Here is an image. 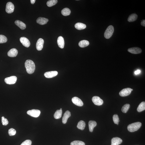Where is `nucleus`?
Returning <instances> with one entry per match:
<instances>
[{
	"label": "nucleus",
	"instance_id": "1",
	"mask_svg": "<svg viewBox=\"0 0 145 145\" xmlns=\"http://www.w3.org/2000/svg\"><path fill=\"white\" fill-rule=\"evenodd\" d=\"M26 71L28 74H31L33 73L35 69V65L33 61L31 60H26L25 63Z\"/></svg>",
	"mask_w": 145,
	"mask_h": 145
},
{
	"label": "nucleus",
	"instance_id": "2",
	"mask_svg": "<svg viewBox=\"0 0 145 145\" xmlns=\"http://www.w3.org/2000/svg\"><path fill=\"white\" fill-rule=\"evenodd\" d=\"M142 126L140 122H137L129 124L127 127L128 130L131 132H134L138 130Z\"/></svg>",
	"mask_w": 145,
	"mask_h": 145
},
{
	"label": "nucleus",
	"instance_id": "3",
	"mask_svg": "<svg viewBox=\"0 0 145 145\" xmlns=\"http://www.w3.org/2000/svg\"><path fill=\"white\" fill-rule=\"evenodd\" d=\"M114 31L113 26L110 25L107 28L105 32L104 37L105 38L109 39L111 37Z\"/></svg>",
	"mask_w": 145,
	"mask_h": 145
},
{
	"label": "nucleus",
	"instance_id": "4",
	"mask_svg": "<svg viewBox=\"0 0 145 145\" xmlns=\"http://www.w3.org/2000/svg\"><path fill=\"white\" fill-rule=\"evenodd\" d=\"M41 112L38 110L32 109L27 112L28 115L34 117H37L40 115Z\"/></svg>",
	"mask_w": 145,
	"mask_h": 145
},
{
	"label": "nucleus",
	"instance_id": "5",
	"mask_svg": "<svg viewBox=\"0 0 145 145\" xmlns=\"http://www.w3.org/2000/svg\"><path fill=\"white\" fill-rule=\"evenodd\" d=\"M17 78L16 76H11L6 78L4 80L5 82L8 84H13L16 83Z\"/></svg>",
	"mask_w": 145,
	"mask_h": 145
},
{
	"label": "nucleus",
	"instance_id": "6",
	"mask_svg": "<svg viewBox=\"0 0 145 145\" xmlns=\"http://www.w3.org/2000/svg\"><path fill=\"white\" fill-rule=\"evenodd\" d=\"M133 91V89L130 88H127L123 89L119 93L120 96L124 97L128 96L130 95L132 91Z\"/></svg>",
	"mask_w": 145,
	"mask_h": 145
},
{
	"label": "nucleus",
	"instance_id": "7",
	"mask_svg": "<svg viewBox=\"0 0 145 145\" xmlns=\"http://www.w3.org/2000/svg\"><path fill=\"white\" fill-rule=\"evenodd\" d=\"M14 6L11 2H8L6 4V11L8 14H11L14 11Z\"/></svg>",
	"mask_w": 145,
	"mask_h": 145
},
{
	"label": "nucleus",
	"instance_id": "8",
	"mask_svg": "<svg viewBox=\"0 0 145 145\" xmlns=\"http://www.w3.org/2000/svg\"><path fill=\"white\" fill-rule=\"evenodd\" d=\"M92 100L94 104L98 106L102 105L104 103V101L102 99L98 96H93L92 98Z\"/></svg>",
	"mask_w": 145,
	"mask_h": 145
},
{
	"label": "nucleus",
	"instance_id": "9",
	"mask_svg": "<svg viewBox=\"0 0 145 145\" xmlns=\"http://www.w3.org/2000/svg\"><path fill=\"white\" fill-rule=\"evenodd\" d=\"M72 103L75 105L79 106H82L83 105V103L80 99L77 97H74L72 99Z\"/></svg>",
	"mask_w": 145,
	"mask_h": 145
},
{
	"label": "nucleus",
	"instance_id": "10",
	"mask_svg": "<svg viewBox=\"0 0 145 145\" xmlns=\"http://www.w3.org/2000/svg\"><path fill=\"white\" fill-rule=\"evenodd\" d=\"M20 40L22 45L26 47H28L30 45V43L29 40L25 37H21L20 39Z\"/></svg>",
	"mask_w": 145,
	"mask_h": 145
},
{
	"label": "nucleus",
	"instance_id": "11",
	"mask_svg": "<svg viewBox=\"0 0 145 145\" xmlns=\"http://www.w3.org/2000/svg\"><path fill=\"white\" fill-rule=\"evenodd\" d=\"M58 74V72L56 71H51L46 72L44 75L46 78H50L54 77Z\"/></svg>",
	"mask_w": 145,
	"mask_h": 145
},
{
	"label": "nucleus",
	"instance_id": "12",
	"mask_svg": "<svg viewBox=\"0 0 145 145\" xmlns=\"http://www.w3.org/2000/svg\"><path fill=\"white\" fill-rule=\"evenodd\" d=\"M44 40L42 38H39L37 40L36 44V48L37 50H41L42 49L43 47Z\"/></svg>",
	"mask_w": 145,
	"mask_h": 145
},
{
	"label": "nucleus",
	"instance_id": "13",
	"mask_svg": "<svg viewBox=\"0 0 145 145\" xmlns=\"http://www.w3.org/2000/svg\"><path fill=\"white\" fill-rule=\"evenodd\" d=\"M128 51L133 54H137L141 53L142 50L140 48L137 47H134L129 48Z\"/></svg>",
	"mask_w": 145,
	"mask_h": 145
},
{
	"label": "nucleus",
	"instance_id": "14",
	"mask_svg": "<svg viewBox=\"0 0 145 145\" xmlns=\"http://www.w3.org/2000/svg\"><path fill=\"white\" fill-rule=\"evenodd\" d=\"M122 140L119 138H113L111 140V145H119L122 143Z\"/></svg>",
	"mask_w": 145,
	"mask_h": 145
},
{
	"label": "nucleus",
	"instance_id": "15",
	"mask_svg": "<svg viewBox=\"0 0 145 145\" xmlns=\"http://www.w3.org/2000/svg\"><path fill=\"white\" fill-rule=\"evenodd\" d=\"M18 54V51L15 48L11 49L8 52V55L11 57H14L17 56Z\"/></svg>",
	"mask_w": 145,
	"mask_h": 145
},
{
	"label": "nucleus",
	"instance_id": "16",
	"mask_svg": "<svg viewBox=\"0 0 145 145\" xmlns=\"http://www.w3.org/2000/svg\"><path fill=\"white\" fill-rule=\"evenodd\" d=\"M48 21L47 18L43 17H39L36 20L37 22L40 25H43L46 24Z\"/></svg>",
	"mask_w": 145,
	"mask_h": 145
},
{
	"label": "nucleus",
	"instance_id": "17",
	"mask_svg": "<svg viewBox=\"0 0 145 145\" xmlns=\"http://www.w3.org/2000/svg\"><path fill=\"white\" fill-rule=\"evenodd\" d=\"M71 116V113L69 111H67L64 114L62 119V122L63 124H65L67 123V120L69 117Z\"/></svg>",
	"mask_w": 145,
	"mask_h": 145
},
{
	"label": "nucleus",
	"instance_id": "18",
	"mask_svg": "<svg viewBox=\"0 0 145 145\" xmlns=\"http://www.w3.org/2000/svg\"><path fill=\"white\" fill-rule=\"evenodd\" d=\"M57 43L59 47L62 48V49L64 47V40L63 37L60 36L58 37L57 39Z\"/></svg>",
	"mask_w": 145,
	"mask_h": 145
},
{
	"label": "nucleus",
	"instance_id": "19",
	"mask_svg": "<svg viewBox=\"0 0 145 145\" xmlns=\"http://www.w3.org/2000/svg\"><path fill=\"white\" fill-rule=\"evenodd\" d=\"M97 125V123L95 121H90L89 123V131L91 132H93L94 127Z\"/></svg>",
	"mask_w": 145,
	"mask_h": 145
},
{
	"label": "nucleus",
	"instance_id": "20",
	"mask_svg": "<svg viewBox=\"0 0 145 145\" xmlns=\"http://www.w3.org/2000/svg\"><path fill=\"white\" fill-rule=\"evenodd\" d=\"M15 23L22 30H24L25 29L26 26L25 23L19 20H16L15 21Z\"/></svg>",
	"mask_w": 145,
	"mask_h": 145
},
{
	"label": "nucleus",
	"instance_id": "21",
	"mask_svg": "<svg viewBox=\"0 0 145 145\" xmlns=\"http://www.w3.org/2000/svg\"><path fill=\"white\" fill-rule=\"evenodd\" d=\"M75 27L77 29L82 30L84 29L86 27L85 24L81 23H78L75 25Z\"/></svg>",
	"mask_w": 145,
	"mask_h": 145
},
{
	"label": "nucleus",
	"instance_id": "22",
	"mask_svg": "<svg viewBox=\"0 0 145 145\" xmlns=\"http://www.w3.org/2000/svg\"><path fill=\"white\" fill-rule=\"evenodd\" d=\"M85 126V123L84 121L83 120L80 121L78 123L77 127V128L81 130H83L84 129Z\"/></svg>",
	"mask_w": 145,
	"mask_h": 145
},
{
	"label": "nucleus",
	"instance_id": "23",
	"mask_svg": "<svg viewBox=\"0 0 145 145\" xmlns=\"http://www.w3.org/2000/svg\"><path fill=\"white\" fill-rule=\"evenodd\" d=\"M89 45V42L88 41L86 40H83L79 42L78 45L82 48H84L87 46Z\"/></svg>",
	"mask_w": 145,
	"mask_h": 145
},
{
	"label": "nucleus",
	"instance_id": "24",
	"mask_svg": "<svg viewBox=\"0 0 145 145\" xmlns=\"http://www.w3.org/2000/svg\"><path fill=\"white\" fill-rule=\"evenodd\" d=\"M62 114V110L60 109L57 110L54 114V117L55 119H59L61 117Z\"/></svg>",
	"mask_w": 145,
	"mask_h": 145
},
{
	"label": "nucleus",
	"instance_id": "25",
	"mask_svg": "<svg viewBox=\"0 0 145 145\" xmlns=\"http://www.w3.org/2000/svg\"><path fill=\"white\" fill-rule=\"evenodd\" d=\"M138 17L137 15L135 14H133L129 15L128 19V21L129 22H131L135 21Z\"/></svg>",
	"mask_w": 145,
	"mask_h": 145
},
{
	"label": "nucleus",
	"instance_id": "26",
	"mask_svg": "<svg viewBox=\"0 0 145 145\" xmlns=\"http://www.w3.org/2000/svg\"><path fill=\"white\" fill-rule=\"evenodd\" d=\"M71 11L69 8H64L61 11L62 14L64 16H68L71 14Z\"/></svg>",
	"mask_w": 145,
	"mask_h": 145
},
{
	"label": "nucleus",
	"instance_id": "27",
	"mask_svg": "<svg viewBox=\"0 0 145 145\" xmlns=\"http://www.w3.org/2000/svg\"><path fill=\"white\" fill-rule=\"evenodd\" d=\"M145 110V102H143L140 103L138 106L137 111L138 112H141Z\"/></svg>",
	"mask_w": 145,
	"mask_h": 145
},
{
	"label": "nucleus",
	"instance_id": "28",
	"mask_svg": "<svg viewBox=\"0 0 145 145\" xmlns=\"http://www.w3.org/2000/svg\"><path fill=\"white\" fill-rule=\"evenodd\" d=\"M57 2V0H50L47 2V4L48 7H50L55 5Z\"/></svg>",
	"mask_w": 145,
	"mask_h": 145
},
{
	"label": "nucleus",
	"instance_id": "29",
	"mask_svg": "<svg viewBox=\"0 0 145 145\" xmlns=\"http://www.w3.org/2000/svg\"><path fill=\"white\" fill-rule=\"evenodd\" d=\"M130 107V105L128 104H126L123 106L122 109V111L123 112L126 113L128 111L129 107Z\"/></svg>",
	"mask_w": 145,
	"mask_h": 145
},
{
	"label": "nucleus",
	"instance_id": "30",
	"mask_svg": "<svg viewBox=\"0 0 145 145\" xmlns=\"http://www.w3.org/2000/svg\"><path fill=\"white\" fill-rule=\"evenodd\" d=\"M71 145H85L84 142L79 140H75L71 142Z\"/></svg>",
	"mask_w": 145,
	"mask_h": 145
},
{
	"label": "nucleus",
	"instance_id": "31",
	"mask_svg": "<svg viewBox=\"0 0 145 145\" xmlns=\"http://www.w3.org/2000/svg\"><path fill=\"white\" fill-rule=\"evenodd\" d=\"M7 41L6 37L3 35H0V43H6Z\"/></svg>",
	"mask_w": 145,
	"mask_h": 145
},
{
	"label": "nucleus",
	"instance_id": "32",
	"mask_svg": "<svg viewBox=\"0 0 145 145\" xmlns=\"http://www.w3.org/2000/svg\"><path fill=\"white\" fill-rule=\"evenodd\" d=\"M113 122L115 124L118 125L120 121L119 117L118 115L116 114L114 115L113 116Z\"/></svg>",
	"mask_w": 145,
	"mask_h": 145
},
{
	"label": "nucleus",
	"instance_id": "33",
	"mask_svg": "<svg viewBox=\"0 0 145 145\" xmlns=\"http://www.w3.org/2000/svg\"><path fill=\"white\" fill-rule=\"evenodd\" d=\"M9 134L10 136H12L15 135L16 133V131L14 128H11L8 130Z\"/></svg>",
	"mask_w": 145,
	"mask_h": 145
},
{
	"label": "nucleus",
	"instance_id": "34",
	"mask_svg": "<svg viewBox=\"0 0 145 145\" xmlns=\"http://www.w3.org/2000/svg\"><path fill=\"white\" fill-rule=\"evenodd\" d=\"M2 123L4 126H6L8 124V122L7 119L4 118V117H2Z\"/></svg>",
	"mask_w": 145,
	"mask_h": 145
},
{
	"label": "nucleus",
	"instance_id": "35",
	"mask_svg": "<svg viewBox=\"0 0 145 145\" xmlns=\"http://www.w3.org/2000/svg\"><path fill=\"white\" fill-rule=\"evenodd\" d=\"M32 142L30 140H27L23 142L21 145H31Z\"/></svg>",
	"mask_w": 145,
	"mask_h": 145
},
{
	"label": "nucleus",
	"instance_id": "36",
	"mask_svg": "<svg viewBox=\"0 0 145 145\" xmlns=\"http://www.w3.org/2000/svg\"><path fill=\"white\" fill-rule=\"evenodd\" d=\"M141 25L143 26H144L145 27V20H143V21L141 23Z\"/></svg>",
	"mask_w": 145,
	"mask_h": 145
},
{
	"label": "nucleus",
	"instance_id": "37",
	"mask_svg": "<svg viewBox=\"0 0 145 145\" xmlns=\"http://www.w3.org/2000/svg\"><path fill=\"white\" fill-rule=\"evenodd\" d=\"M140 72V70H137L135 72V74L136 75H137L139 74Z\"/></svg>",
	"mask_w": 145,
	"mask_h": 145
},
{
	"label": "nucleus",
	"instance_id": "38",
	"mask_svg": "<svg viewBox=\"0 0 145 145\" xmlns=\"http://www.w3.org/2000/svg\"><path fill=\"white\" fill-rule=\"evenodd\" d=\"M35 1V0H30L31 3L32 4H34Z\"/></svg>",
	"mask_w": 145,
	"mask_h": 145
},
{
	"label": "nucleus",
	"instance_id": "39",
	"mask_svg": "<svg viewBox=\"0 0 145 145\" xmlns=\"http://www.w3.org/2000/svg\"><path fill=\"white\" fill-rule=\"evenodd\" d=\"M60 110H62V109L61 108Z\"/></svg>",
	"mask_w": 145,
	"mask_h": 145
}]
</instances>
